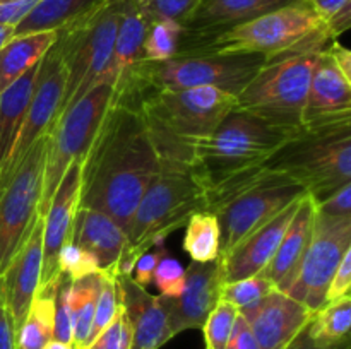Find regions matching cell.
<instances>
[{"instance_id": "cell-1", "label": "cell", "mask_w": 351, "mask_h": 349, "mask_svg": "<svg viewBox=\"0 0 351 349\" xmlns=\"http://www.w3.org/2000/svg\"><path fill=\"white\" fill-rule=\"evenodd\" d=\"M160 164L141 113L110 105L82 161L79 207L105 212L127 231Z\"/></svg>"}, {"instance_id": "cell-2", "label": "cell", "mask_w": 351, "mask_h": 349, "mask_svg": "<svg viewBox=\"0 0 351 349\" xmlns=\"http://www.w3.org/2000/svg\"><path fill=\"white\" fill-rule=\"evenodd\" d=\"M302 130L274 125L235 108L211 135L192 144L191 166L208 194L256 173Z\"/></svg>"}, {"instance_id": "cell-3", "label": "cell", "mask_w": 351, "mask_h": 349, "mask_svg": "<svg viewBox=\"0 0 351 349\" xmlns=\"http://www.w3.org/2000/svg\"><path fill=\"white\" fill-rule=\"evenodd\" d=\"M160 161V171L144 192L127 229L129 245L117 263L119 274L132 276L144 252L163 245L168 235L187 224L194 212L208 207L206 188L191 164Z\"/></svg>"}, {"instance_id": "cell-4", "label": "cell", "mask_w": 351, "mask_h": 349, "mask_svg": "<svg viewBox=\"0 0 351 349\" xmlns=\"http://www.w3.org/2000/svg\"><path fill=\"white\" fill-rule=\"evenodd\" d=\"M237 106V96L211 86L154 91L137 106L160 159L191 164L192 144L211 135Z\"/></svg>"}, {"instance_id": "cell-5", "label": "cell", "mask_w": 351, "mask_h": 349, "mask_svg": "<svg viewBox=\"0 0 351 349\" xmlns=\"http://www.w3.org/2000/svg\"><path fill=\"white\" fill-rule=\"evenodd\" d=\"M261 55H184L165 62L139 60L120 86L113 88L112 105L137 109L154 91L211 86L237 96L267 64Z\"/></svg>"}, {"instance_id": "cell-6", "label": "cell", "mask_w": 351, "mask_h": 349, "mask_svg": "<svg viewBox=\"0 0 351 349\" xmlns=\"http://www.w3.org/2000/svg\"><path fill=\"white\" fill-rule=\"evenodd\" d=\"M331 41L335 40L329 36L324 23L312 7L307 2H297L191 44L178 51L177 57L209 53L261 55L274 60L293 53L322 51Z\"/></svg>"}, {"instance_id": "cell-7", "label": "cell", "mask_w": 351, "mask_h": 349, "mask_svg": "<svg viewBox=\"0 0 351 349\" xmlns=\"http://www.w3.org/2000/svg\"><path fill=\"white\" fill-rule=\"evenodd\" d=\"M305 194V188L290 177L264 166L208 192L206 211L213 212L219 224V255Z\"/></svg>"}, {"instance_id": "cell-8", "label": "cell", "mask_w": 351, "mask_h": 349, "mask_svg": "<svg viewBox=\"0 0 351 349\" xmlns=\"http://www.w3.org/2000/svg\"><path fill=\"white\" fill-rule=\"evenodd\" d=\"M123 5L125 0H106L57 29L58 36L53 44L60 51L67 72L58 116L101 81L112 60Z\"/></svg>"}, {"instance_id": "cell-9", "label": "cell", "mask_w": 351, "mask_h": 349, "mask_svg": "<svg viewBox=\"0 0 351 349\" xmlns=\"http://www.w3.org/2000/svg\"><path fill=\"white\" fill-rule=\"evenodd\" d=\"M305 188L315 202L351 181V122L304 129L266 164Z\"/></svg>"}, {"instance_id": "cell-10", "label": "cell", "mask_w": 351, "mask_h": 349, "mask_svg": "<svg viewBox=\"0 0 351 349\" xmlns=\"http://www.w3.org/2000/svg\"><path fill=\"white\" fill-rule=\"evenodd\" d=\"M317 55L307 51L269 60L237 94L235 108L274 125L302 130Z\"/></svg>"}, {"instance_id": "cell-11", "label": "cell", "mask_w": 351, "mask_h": 349, "mask_svg": "<svg viewBox=\"0 0 351 349\" xmlns=\"http://www.w3.org/2000/svg\"><path fill=\"white\" fill-rule=\"evenodd\" d=\"M112 84L99 82L55 120L48 133L43 190L38 205L40 216L47 214L51 197L69 166L75 161H84L112 105Z\"/></svg>"}, {"instance_id": "cell-12", "label": "cell", "mask_w": 351, "mask_h": 349, "mask_svg": "<svg viewBox=\"0 0 351 349\" xmlns=\"http://www.w3.org/2000/svg\"><path fill=\"white\" fill-rule=\"evenodd\" d=\"M48 133L33 144L0 194V277L5 274L36 219L43 190Z\"/></svg>"}, {"instance_id": "cell-13", "label": "cell", "mask_w": 351, "mask_h": 349, "mask_svg": "<svg viewBox=\"0 0 351 349\" xmlns=\"http://www.w3.org/2000/svg\"><path fill=\"white\" fill-rule=\"evenodd\" d=\"M351 250V216H329L315 209L314 231L288 296L315 313L326 305L329 283Z\"/></svg>"}, {"instance_id": "cell-14", "label": "cell", "mask_w": 351, "mask_h": 349, "mask_svg": "<svg viewBox=\"0 0 351 349\" xmlns=\"http://www.w3.org/2000/svg\"><path fill=\"white\" fill-rule=\"evenodd\" d=\"M65 79H67V72H65L60 51L57 50L55 44H51L50 50L45 53L40 62L36 84H34L29 108L24 116L19 135H17L12 151L0 171V194L5 190L7 183L14 177L17 168L21 166L33 144L47 135L53 127L55 120L58 118L62 99H64Z\"/></svg>"}, {"instance_id": "cell-15", "label": "cell", "mask_w": 351, "mask_h": 349, "mask_svg": "<svg viewBox=\"0 0 351 349\" xmlns=\"http://www.w3.org/2000/svg\"><path fill=\"white\" fill-rule=\"evenodd\" d=\"M239 313L247 320L261 349H287L311 322L314 311L274 287Z\"/></svg>"}, {"instance_id": "cell-16", "label": "cell", "mask_w": 351, "mask_h": 349, "mask_svg": "<svg viewBox=\"0 0 351 349\" xmlns=\"http://www.w3.org/2000/svg\"><path fill=\"white\" fill-rule=\"evenodd\" d=\"M221 284L218 259L206 263H189L180 296H160L167 310L171 337L189 328H202L206 318L219 301Z\"/></svg>"}, {"instance_id": "cell-17", "label": "cell", "mask_w": 351, "mask_h": 349, "mask_svg": "<svg viewBox=\"0 0 351 349\" xmlns=\"http://www.w3.org/2000/svg\"><path fill=\"white\" fill-rule=\"evenodd\" d=\"M81 161L69 166L62 177L47 214L43 216V260H41L40 287L53 284L58 274V253L72 238L75 212L79 209L81 192Z\"/></svg>"}, {"instance_id": "cell-18", "label": "cell", "mask_w": 351, "mask_h": 349, "mask_svg": "<svg viewBox=\"0 0 351 349\" xmlns=\"http://www.w3.org/2000/svg\"><path fill=\"white\" fill-rule=\"evenodd\" d=\"M300 198L291 202L274 218L243 236L232 250L218 257L223 284L256 276L269 263L293 219Z\"/></svg>"}, {"instance_id": "cell-19", "label": "cell", "mask_w": 351, "mask_h": 349, "mask_svg": "<svg viewBox=\"0 0 351 349\" xmlns=\"http://www.w3.org/2000/svg\"><path fill=\"white\" fill-rule=\"evenodd\" d=\"M350 122L351 82L328 51H319L305 101L304 129H324Z\"/></svg>"}, {"instance_id": "cell-20", "label": "cell", "mask_w": 351, "mask_h": 349, "mask_svg": "<svg viewBox=\"0 0 351 349\" xmlns=\"http://www.w3.org/2000/svg\"><path fill=\"white\" fill-rule=\"evenodd\" d=\"M297 2L300 0H199L192 16L182 26L178 51Z\"/></svg>"}, {"instance_id": "cell-21", "label": "cell", "mask_w": 351, "mask_h": 349, "mask_svg": "<svg viewBox=\"0 0 351 349\" xmlns=\"http://www.w3.org/2000/svg\"><path fill=\"white\" fill-rule=\"evenodd\" d=\"M41 260H43V216L36 214L29 235L10 260L5 274L0 277L3 300L12 315L16 331H19L23 325L29 311L31 301L40 287Z\"/></svg>"}, {"instance_id": "cell-22", "label": "cell", "mask_w": 351, "mask_h": 349, "mask_svg": "<svg viewBox=\"0 0 351 349\" xmlns=\"http://www.w3.org/2000/svg\"><path fill=\"white\" fill-rule=\"evenodd\" d=\"M115 284L132 332L129 349H160L173 339L160 296H153L129 274L117 272Z\"/></svg>"}, {"instance_id": "cell-23", "label": "cell", "mask_w": 351, "mask_h": 349, "mask_svg": "<svg viewBox=\"0 0 351 349\" xmlns=\"http://www.w3.org/2000/svg\"><path fill=\"white\" fill-rule=\"evenodd\" d=\"M315 209L317 205H315L314 198L305 194L298 202L293 219H291L276 253L259 272L266 279H269L276 289L283 291V293H287L293 284L305 252L308 248L312 231H314Z\"/></svg>"}, {"instance_id": "cell-24", "label": "cell", "mask_w": 351, "mask_h": 349, "mask_svg": "<svg viewBox=\"0 0 351 349\" xmlns=\"http://www.w3.org/2000/svg\"><path fill=\"white\" fill-rule=\"evenodd\" d=\"M72 242L91 253L101 270H117L129 240L127 231L105 212L79 207L72 228Z\"/></svg>"}, {"instance_id": "cell-25", "label": "cell", "mask_w": 351, "mask_h": 349, "mask_svg": "<svg viewBox=\"0 0 351 349\" xmlns=\"http://www.w3.org/2000/svg\"><path fill=\"white\" fill-rule=\"evenodd\" d=\"M149 24L151 21L147 19L137 0H125L113 44L112 60L99 82H106L112 84V88H117L125 81L134 65L143 60V43Z\"/></svg>"}, {"instance_id": "cell-26", "label": "cell", "mask_w": 351, "mask_h": 349, "mask_svg": "<svg viewBox=\"0 0 351 349\" xmlns=\"http://www.w3.org/2000/svg\"><path fill=\"white\" fill-rule=\"evenodd\" d=\"M57 29H47L10 38L0 50V92L5 91L33 65L40 64L57 41Z\"/></svg>"}, {"instance_id": "cell-27", "label": "cell", "mask_w": 351, "mask_h": 349, "mask_svg": "<svg viewBox=\"0 0 351 349\" xmlns=\"http://www.w3.org/2000/svg\"><path fill=\"white\" fill-rule=\"evenodd\" d=\"M40 64L33 65L24 72L14 84L0 92V171L12 151L19 130L23 127L24 116L29 108L31 96L36 84Z\"/></svg>"}, {"instance_id": "cell-28", "label": "cell", "mask_w": 351, "mask_h": 349, "mask_svg": "<svg viewBox=\"0 0 351 349\" xmlns=\"http://www.w3.org/2000/svg\"><path fill=\"white\" fill-rule=\"evenodd\" d=\"M106 0H41L21 23L14 27L16 34L36 33V31L60 29L71 21L84 16Z\"/></svg>"}, {"instance_id": "cell-29", "label": "cell", "mask_w": 351, "mask_h": 349, "mask_svg": "<svg viewBox=\"0 0 351 349\" xmlns=\"http://www.w3.org/2000/svg\"><path fill=\"white\" fill-rule=\"evenodd\" d=\"M55 286L57 281L38 287L29 311L17 331V349H43V346L53 339Z\"/></svg>"}, {"instance_id": "cell-30", "label": "cell", "mask_w": 351, "mask_h": 349, "mask_svg": "<svg viewBox=\"0 0 351 349\" xmlns=\"http://www.w3.org/2000/svg\"><path fill=\"white\" fill-rule=\"evenodd\" d=\"M101 284V269L72 281L71 315H72V348H91V328L95 318L96 298Z\"/></svg>"}, {"instance_id": "cell-31", "label": "cell", "mask_w": 351, "mask_h": 349, "mask_svg": "<svg viewBox=\"0 0 351 349\" xmlns=\"http://www.w3.org/2000/svg\"><path fill=\"white\" fill-rule=\"evenodd\" d=\"M308 334L317 344H339L350 341L351 328V296L338 298L326 303L312 315L307 324Z\"/></svg>"}, {"instance_id": "cell-32", "label": "cell", "mask_w": 351, "mask_h": 349, "mask_svg": "<svg viewBox=\"0 0 351 349\" xmlns=\"http://www.w3.org/2000/svg\"><path fill=\"white\" fill-rule=\"evenodd\" d=\"M184 250L192 262H213L219 255V224L209 211H197L185 224Z\"/></svg>"}, {"instance_id": "cell-33", "label": "cell", "mask_w": 351, "mask_h": 349, "mask_svg": "<svg viewBox=\"0 0 351 349\" xmlns=\"http://www.w3.org/2000/svg\"><path fill=\"white\" fill-rule=\"evenodd\" d=\"M182 26L173 21H154L149 24L143 43V60L165 62L177 55Z\"/></svg>"}, {"instance_id": "cell-34", "label": "cell", "mask_w": 351, "mask_h": 349, "mask_svg": "<svg viewBox=\"0 0 351 349\" xmlns=\"http://www.w3.org/2000/svg\"><path fill=\"white\" fill-rule=\"evenodd\" d=\"M271 289H274L271 281L266 279L263 274H256V276L245 277V279L221 284L219 300L228 301L240 311L243 308L252 307L261 298L266 296Z\"/></svg>"}, {"instance_id": "cell-35", "label": "cell", "mask_w": 351, "mask_h": 349, "mask_svg": "<svg viewBox=\"0 0 351 349\" xmlns=\"http://www.w3.org/2000/svg\"><path fill=\"white\" fill-rule=\"evenodd\" d=\"M237 315H239V310L228 301L219 300L216 303V307L213 308V311L202 325L206 349H226Z\"/></svg>"}, {"instance_id": "cell-36", "label": "cell", "mask_w": 351, "mask_h": 349, "mask_svg": "<svg viewBox=\"0 0 351 349\" xmlns=\"http://www.w3.org/2000/svg\"><path fill=\"white\" fill-rule=\"evenodd\" d=\"M115 274L117 270H101V284H99L95 318H93L91 344L108 327L110 322L115 318L117 311H119V293H117Z\"/></svg>"}, {"instance_id": "cell-37", "label": "cell", "mask_w": 351, "mask_h": 349, "mask_svg": "<svg viewBox=\"0 0 351 349\" xmlns=\"http://www.w3.org/2000/svg\"><path fill=\"white\" fill-rule=\"evenodd\" d=\"M307 3L324 23L326 31L332 40L350 29L351 0H308Z\"/></svg>"}, {"instance_id": "cell-38", "label": "cell", "mask_w": 351, "mask_h": 349, "mask_svg": "<svg viewBox=\"0 0 351 349\" xmlns=\"http://www.w3.org/2000/svg\"><path fill=\"white\" fill-rule=\"evenodd\" d=\"M71 286L72 279L60 272L55 286V322L53 339L72 344V315H71Z\"/></svg>"}, {"instance_id": "cell-39", "label": "cell", "mask_w": 351, "mask_h": 349, "mask_svg": "<svg viewBox=\"0 0 351 349\" xmlns=\"http://www.w3.org/2000/svg\"><path fill=\"white\" fill-rule=\"evenodd\" d=\"M151 23L173 21L184 26L197 7L199 0H137Z\"/></svg>"}, {"instance_id": "cell-40", "label": "cell", "mask_w": 351, "mask_h": 349, "mask_svg": "<svg viewBox=\"0 0 351 349\" xmlns=\"http://www.w3.org/2000/svg\"><path fill=\"white\" fill-rule=\"evenodd\" d=\"M58 270L67 274L74 281L88 276V274L98 272L99 266L91 253L82 250L71 240L62 246L60 253H58Z\"/></svg>"}, {"instance_id": "cell-41", "label": "cell", "mask_w": 351, "mask_h": 349, "mask_svg": "<svg viewBox=\"0 0 351 349\" xmlns=\"http://www.w3.org/2000/svg\"><path fill=\"white\" fill-rule=\"evenodd\" d=\"M153 283L160 291V296H180L185 286V269L177 259L165 255L154 270Z\"/></svg>"}, {"instance_id": "cell-42", "label": "cell", "mask_w": 351, "mask_h": 349, "mask_svg": "<svg viewBox=\"0 0 351 349\" xmlns=\"http://www.w3.org/2000/svg\"><path fill=\"white\" fill-rule=\"evenodd\" d=\"M130 324L127 320V315L123 311L122 305L119 301V311L115 318L110 322L108 327L95 339L89 349H129L130 348Z\"/></svg>"}, {"instance_id": "cell-43", "label": "cell", "mask_w": 351, "mask_h": 349, "mask_svg": "<svg viewBox=\"0 0 351 349\" xmlns=\"http://www.w3.org/2000/svg\"><path fill=\"white\" fill-rule=\"evenodd\" d=\"M165 255H168L167 248H165V243L163 245H156L153 246V250H147L144 252L143 255L137 259L136 266H134V272H136V283L141 284L143 287H147L151 283H153V276H154V270H156L158 263L160 260L163 259Z\"/></svg>"}, {"instance_id": "cell-44", "label": "cell", "mask_w": 351, "mask_h": 349, "mask_svg": "<svg viewBox=\"0 0 351 349\" xmlns=\"http://www.w3.org/2000/svg\"><path fill=\"white\" fill-rule=\"evenodd\" d=\"M351 289V250L345 253L343 260L339 262L331 283H329L328 293H326V303L335 301L338 298L348 296Z\"/></svg>"}, {"instance_id": "cell-45", "label": "cell", "mask_w": 351, "mask_h": 349, "mask_svg": "<svg viewBox=\"0 0 351 349\" xmlns=\"http://www.w3.org/2000/svg\"><path fill=\"white\" fill-rule=\"evenodd\" d=\"M315 205H317V211L329 216H339V218L351 216V181L332 192L324 201L315 202Z\"/></svg>"}, {"instance_id": "cell-46", "label": "cell", "mask_w": 351, "mask_h": 349, "mask_svg": "<svg viewBox=\"0 0 351 349\" xmlns=\"http://www.w3.org/2000/svg\"><path fill=\"white\" fill-rule=\"evenodd\" d=\"M41 0H0V24H12L24 19Z\"/></svg>"}, {"instance_id": "cell-47", "label": "cell", "mask_w": 351, "mask_h": 349, "mask_svg": "<svg viewBox=\"0 0 351 349\" xmlns=\"http://www.w3.org/2000/svg\"><path fill=\"white\" fill-rule=\"evenodd\" d=\"M0 349H17V331L0 286Z\"/></svg>"}, {"instance_id": "cell-48", "label": "cell", "mask_w": 351, "mask_h": 349, "mask_svg": "<svg viewBox=\"0 0 351 349\" xmlns=\"http://www.w3.org/2000/svg\"><path fill=\"white\" fill-rule=\"evenodd\" d=\"M226 349H261L252 331H250L249 324H247V320L240 313L235 318V325H233Z\"/></svg>"}, {"instance_id": "cell-49", "label": "cell", "mask_w": 351, "mask_h": 349, "mask_svg": "<svg viewBox=\"0 0 351 349\" xmlns=\"http://www.w3.org/2000/svg\"><path fill=\"white\" fill-rule=\"evenodd\" d=\"M326 51L331 55V58L335 60L336 67L341 70V74L351 82V51L348 48L343 47L339 41L335 40L328 44Z\"/></svg>"}, {"instance_id": "cell-50", "label": "cell", "mask_w": 351, "mask_h": 349, "mask_svg": "<svg viewBox=\"0 0 351 349\" xmlns=\"http://www.w3.org/2000/svg\"><path fill=\"white\" fill-rule=\"evenodd\" d=\"M287 349H351V341L339 342V344H329V346L317 344V342L311 337L307 325H305L304 331L295 337V341L291 342Z\"/></svg>"}, {"instance_id": "cell-51", "label": "cell", "mask_w": 351, "mask_h": 349, "mask_svg": "<svg viewBox=\"0 0 351 349\" xmlns=\"http://www.w3.org/2000/svg\"><path fill=\"white\" fill-rule=\"evenodd\" d=\"M14 36V26L12 24H0V50L3 48V44Z\"/></svg>"}, {"instance_id": "cell-52", "label": "cell", "mask_w": 351, "mask_h": 349, "mask_svg": "<svg viewBox=\"0 0 351 349\" xmlns=\"http://www.w3.org/2000/svg\"><path fill=\"white\" fill-rule=\"evenodd\" d=\"M43 349H74V348H72V344H67V342H60L51 339V341H48L47 344L43 346Z\"/></svg>"}, {"instance_id": "cell-53", "label": "cell", "mask_w": 351, "mask_h": 349, "mask_svg": "<svg viewBox=\"0 0 351 349\" xmlns=\"http://www.w3.org/2000/svg\"><path fill=\"white\" fill-rule=\"evenodd\" d=\"M300 2H308V0H300Z\"/></svg>"}]
</instances>
